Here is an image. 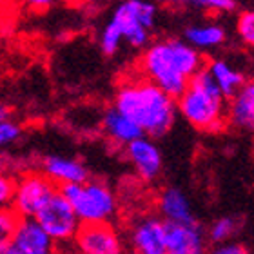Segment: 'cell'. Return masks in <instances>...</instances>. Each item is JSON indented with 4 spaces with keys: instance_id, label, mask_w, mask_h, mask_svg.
<instances>
[{
    "instance_id": "e0dca14e",
    "label": "cell",
    "mask_w": 254,
    "mask_h": 254,
    "mask_svg": "<svg viewBox=\"0 0 254 254\" xmlns=\"http://www.w3.org/2000/svg\"><path fill=\"white\" fill-rule=\"evenodd\" d=\"M205 67L209 69L212 80L216 82V85L220 87L222 95L231 100L238 95L242 87L247 84L244 73H240L238 69H234L227 60L223 59H211L205 64Z\"/></svg>"
},
{
    "instance_id": "d4e9b609",
    "label": "cell",
    "mask_w": 254,
    "mask_h": 254,
    "mask_svg": "<svg viewBox=\"0 0 254 254\" xmlns=\"http://www.w3.org/2000/svg\"><path fill=\"white\" fill-rule=\"evenodd\" d=\"M16 192V178L11 176H2L0 178V201L2 205L9 207Z\"/></svg>"
},
{
    "instance_id": "cb8c5ba5",
    "label": "cell",
    "mask_w": 254,
    "mask_h": 254,
    "mask_svg": "<svg viewBox=\"0 0 254 254\" xmlns=\"http://www.w3.org/2000/svg\"><path fill=\"white\" fill-rule=\"evenodd\" d=\"M192 5L212 11V13H231V11L236 9L234 0H196V2H192Z\"/></svg>"
},
{
    "instance_id": "83f0119b",
    "label": "cell",
    "mask_w": 254,
    "mask_h": 254,
    "mask_svg": "<svg viewBox=\"0 0 254 254\" xmlns=\"http://www.w3.org/2000/svg\"><path fill=\"white\" fill-rule=\"evenodd\" d=\"M0 254H22V253H18L11 244L4 242V244H0Z\"/></svg>"
},
{
    "instance_id": "d6986e66",
    "label": "cell",
    "mask_w": 254,
    "mask_h": 254,
    "mask_svg": "<svg viewBox=\"0 0 254 254\" xmlns=\"http://www.w3.org/2000/svg\"><path fill=\"white\" fill-rule=\"evenodd\" d=\"M240 229H242V223L236 216H220L207 229V240L216 247L231 244V238L238 234Z\"/></svg>"
},
{
    "instance_id": "30bf717a",
    "label": "cell",
    "mask_w": 254,
    "mask_h": 254,
    "mask_svg": "<svg viewBox=\"0 0 254 254\" xmlns=\"http://www.w3.org/2000/svg\"><path fill=\"white\" fill-rule=\"evenodd\" d=\"M7 244L22 254H55L57 251V242L35 218H22Z\"/></svg>"
},
{
    "instance_id": "3957f363",
    "label": "cell",
    "mask_w": 254,
    "mask_h": 254,
    "mask_svg": "<svg viewBox=\"0 0 254 254\" xmlns=\"http://www.w3.org/2000/svg\"><path fill=\"white\" fill-rule=\"evenodd\" d=\"M176 106L182 117L198 131L220 132L229 124V100L207 67L190 80L180 98H176Z\"/></svg>"
},
{
    "instance_id": "4316f807",
    "label": "cell",
    "mask_w": 254,
    "mask_h": 254,
    "mask_svg": "<svg viewBox=\"0 0 254 254\" xmlns=\"http://www.w3.org/2000/svg\"><path fill=\"white\" fill-rule=\"evenodd\" d=\"M55 254H84V253L76 247L74 242H67V244H57Z\"/></svg>"
},
{
    "instance_id": "9c48e42d",
    "label": "cell",
    "mask_w": 254,
    "mask_h": 254,
    "mask_svg": "<svg viewBox=\"0 0 254 254\" xmlns=\"http://www.w3.org/2000/svg\"><path fill=\"white\" fill-rule=\"evenodd\" d=\"M74 244L84 254H124V242L113 223H82Z\"/></svg>"
},
{
    "instance_id": "277c9868",
    "label": "cell",
    "mask_w": 254,
    "mask_h": 254,
    "mask_svg": "<svg viewBox=\"0 0 254 254\" xmlns=\"http://www.w3.org/2000/svg\"><path fill=\"white\" fill-rule=\"evenodd\" d=\"M59 192L73 205L82 223H111L117 214V196L104 180L89 178L84 184L60 187Z\"/></svg>"
},
{
    "instance_id": "ba28073f",
    "label": "cell",
    "mask_w": 254,
    "mask_h": 254,
    "mask_svg": "<svg viewBox=\"0 0 254 254\" xmlns=\"http://www.w3.org/2000/svg\"><path fill=\"white\" fill-rule=\"evenodd\" d=\"M127 238L134 254H165L167 222L156 214L140 216L131 223Z\"/></svg>"
},
{
    "instance_id": "2e32d148",
    "label": "cell",
    "mask_w": 254,
    "mask_h": 254,
    "mask_svg": "<svg viewBox=\"0 0 254 254\" xmlns=\"http://www.w3.org/2000/svg\"><path fill=\"white\" fill-rule=\"evenodd\" d=\"M229 124L254 134V78L247 80L238 95L229 100Z\"/></svg>"
},
{
    "instance_id": "f1b7e54d",
    "label": "cell",
    "mask_w": 254,
    "mask_h": 254,
    "mask_svg": "<svg viewBox=\"0 0 254 254\" xmlns=\"http://www.w3.org/2000/svg\"><path fill=\"white\" fill-rule=\"evenodd\" d=\"M165 254H167V253H165Z\"/></svg>"
},
{
    "instance_id": "7c38bea8",
    "label": "cell",
    "mask_w": 254,
    "mask_h": 254,
    "mask_svg": "<svg viewBox=\"0 0 254 254\" xmlns=\"http://www.w3.org/2000/svg\"><path fill=\"white\" fill-rule=\"evenodd\" d=\"M40 171L53 182L55 186H74V184H84L89 180V171L80 160L69 158V156H59V154H49L44 156L40 162Z\"/></svg>"
},
{
    "instance_id": "7402d4cb",
    "label": "cell",
    "mask_w": 254,
    "mask_h": 254,
    "mask_svg": "<svg viewBox=\"0 0 254 254\" xmlns=\"http://www.w3.org/2000/svg\"><path fill=\"white\" fill-rule=\"evenodd\" d=\"M20 220L22 218L18 216L13 209H9V207L2 209V212H0V236H2V244H4V242H9V238L16 231Z\"/></svg>"
},
{
    "instance_id": "8fae6325",
    "label": "cell",
    "mask_w": 254,
    "mask_h": 254,
    "mask_svg": "<svg viewBox=\"0 0 254 254\" xmlns=\"http://www.w3.org/2000/svg\"><path fill=\"white\" fill-rule=\"evenodd\" d=\"M126 156L131 162L136 176L143 182L156 180L162 173V154L153 138L142 136L126 147Z\"/></svg>"
},
{
    "instance_id": "44dd1931",
    "label": "cell",
    "mask_w": 254,
    "mask_h": 254,
    "mask_svg": "<svg viewBox=\"0 0 254 254\" xmlns=\"http://www.w3.org/2000/svg\"><path fill=\"white\" fill-rule=\"evenodd\" d=\"M236 31L247 46H254V9H245L238 15Z\"/></svg>"
},
{
    "instance_id": "5bb4252c",
    "label": "cell",
    "mask_w": 254,
    "mask_h": 254,
    "mask_svg": "<svg viewBox=\"0 0 254 254\" xmlns=\"http://www.w3.org/2000/svg\"><path fill=\"white\" fill-rule=\"evenodd\" d=\"M156 209L158 216L167 223H186V225L196 223L189 198L178 187H165L160 190L156 198Z\"/></svg>"
},
{
    "instance_id": "6da1fadb",
    "label": "cell",
    "mask_w": 254,
    "mask_h": 254,
    "mask_svg": "<svg viewBox=\"0 0 254 254\" xmlns=\"http://www.w3.org/2000/svg\"><path fill=\"white\" fill-rule=\"evenodd\" d=\"M205 64L200 51L186 40L164 38L151 42L143 49L136 71L173 98H180L189 82L205 67Z\"/></svg>"
},
{
    "instance_id": "603a6c76",
    "label": "cell",
    "mask_w": 254,
    "mask_h": 254,
    "mask_svg": "<svg viewBox=\"0 0 254 254\" xmlns=\"http://www.w3.org/2000/svg\"><path fill=\"white\" fill-rule=\"evenodd\" d=\"M22 134V127L13 120H0V143L11 145L15 143Z\"/></svg>"
},
{
    "instance_id": "ac0fdd59",
    "label": "cell",
    "mask_w": 254,
    "mask_h": 254,
    "mask_svg": "<svg viewBox=\"0 0 254 254\" xmlns=\"http://www.w3.org/2000/svg\"><path fill=\"white\" fill-rule=\"evenodd\" d=\"M184 38L194 49L203 51V49H212L222 46L227 38V33L220 24L207 22V24H194V26L186 27Z\"/></svg>"
},
{
    "instance_id": "52a82bcc",
    "label": "cell",
    "mask_w": 254,
    "mask_h": 254,
    "mask_svg": "<svg viewBox=\"0 0 254 254\" xmlns=\"http://www.w3.org/2000/svg\"><path fill=\"white\" fill-rule=\"evenodd\" d=\"M46 233L57 242V244H67L74 242L76 234H78L82 222L76 216L73 205L64 198L60 192L51 198L48 205L38 212L35 218Z\"/></svg>"
},
{
    "instance_id": "7a4b0ae2",
    "label": "cell",
    "mask_w": 254,
    "mask_h": 254,
    "mask_svg": "<svg viewBox=\"0 0 254 254\" xmlns=\"http://www.w3.org/2000/svg\"><path fill=\"white\" fill-rule=\"evenodd\" d=\"M113 107L131 118L143 134L151 138H158L169 131L178 113L176 98L142 74L126 78L118 85Z\"/></svg>"
},
{
    "instance_id": "4fadbf2b",
    "label": "cell",
    "mask_w": 254,
    "mask_h": 254,
    "mask_svg": "<svg viewBox=\"0 0 254 254\" xmlns=\"http://www.w3.org/2000/svg\"><path fill=\"white\" fill-rule=\"evenodd\" d=\"M207 242L198 223H167V254H207Z\"/></svg>"
},
{
    "instance_id": "5b68a950",
    "label": "cell",
    "mask_w": 254,
    "mask_h": 254,
    "mask_svg": "<svg viewBox=\"0 0 254 254\" xmlns=\"http://www.w3.org/2000/svg\"><path fill=\"white\" fill-rule=\"evenodd\" d=\"M111 22L117 24L131 48H147L149 46V31L153 29L156 20V5L143 0H127L113 11Z\"/></svg>"
},
{
    "instance_id": "8992f818",
    "label": "cell",
    "mask_w": 254,
    "mask_h": 254,
    "mask_svg": "<svg viewBox=\"0 0 254 254\" xmlns=\"http://www.w3.org/2000/svg\"><path fill=\"white\" fill-rule=\"evenodd\" d=\"M57 192L59 186H55L42 171H27L16 178V192L9 209L20 218H37Z\"/></svg>"
},
{
    "instance_id": "484cf974",
    "label": "cell",
    "mask_w": 254,
    "mask_h": 254,
    "mask_svg": "<svg viewBox=\"0 0 254 254\" xmlns=\"http://www.w3.org/2000/svg\"><path fill=\"white\" fill-rule=\"evenodd\" d=\"M207 254H253V253L244 244L231 242V244H225V245H218V247H214V249L209 251Z\"/></svg>"
},
{
    "instance_id": "ffe728a7",
    "label": "cell",
    "mask_w": 254,
    "mask_h": 254,
    "mask_svg": "<svg viewBox=\"0 0 254 254\" xmlns=\"http://www.w3.org/2000/svg\"><path fill=\"white\" fill-rule=\"evenodd\" d=\"M124 42V37L120 29L117 27L115 22H107L104 29L100 33V49L102 53L107 55V57H111V55H117L118 49H120V44Z\"/></svg>"
},
{
    "instance_id": "9a60e30c",
    "label": "cell",
    "mask_w": 254,
    "mask_h": 254,
    "mask_svg": "<svg viewBox=\"0 0 254 254\" xmlns=\"http://www.w3.org/2000/svg\"><path fill=\"white\" fill-rule=\"evenodd\" d=\"M100 124H102L104 136H106L115 147H127V145H131L132 142H136L138 138L145 136L142 129L132 122L131 118H127L126 115H122V113L118 111V109H115V107H109V109L102 115Z\"/></svg>"
}]
</instances>
